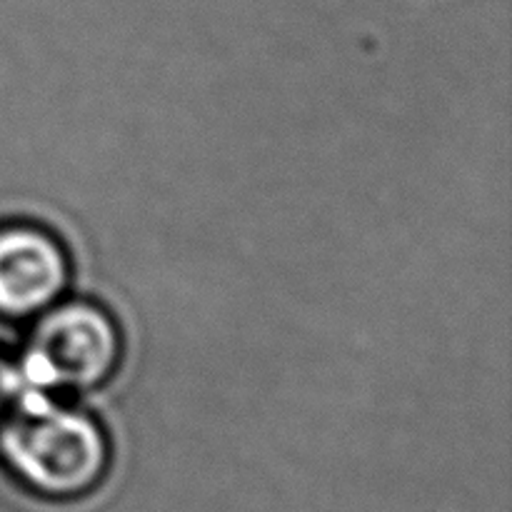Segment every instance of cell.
<instances>
[{
  "instance_id": "cell-1",
  "label": "cell",
  "mask_w": 512,
  "mask_h": 512,
  "mask_svg": "<svg viewBox=\"0 0 512 512\" xmlns=\"http://www.w3.org/2000/svg\"><path fill=\"white\" fill-rule=\"evenodd\" d=\"M0 460L28 493L78 500L105 480L113 443L78 400L18 395L0 420Z\"/></svg>"
},
{
  "instance_id": "cell-2",
  "label": "cell",
  "mask_w": 512,
  "mask_h": 512,
  "mask_svg": "<svg viewBox=\"0 0 512 512\" xmlns=\"http://www.w3.org/2000/svg\"><path fill=\"white\" fill-rule=\"evenodd\" d=\"M28 323V335L13 355L15 398L80 400L118 375L123 328L98 300L65 295Z\"/></svg>"
},
{
  "instance_id": "cell-3",
  "label": "cell",
  "mask_w": 512,
  "mask_h": 512,
  "mask_svg": "<svg viewBox=\"0 0 512 512\" xmlns=\"http://www.w3.org/2000/svg\"><path fill=\"white\" fill-rule=\"evenodd\" d=\"M73 258L55 230L35 220L0 225V318L28 323L65 298Z\"/></svg>"
},
{
  "instance_id": "cell-4",
  "label": "cell",
  "mask_w": 512,
  "mask_h": 512,
  "mask_svg": "<svg viewBox=\"0 0 512 512\" xmlns=\"http://www.w3.org/2000/svg\"><path fill=\"white\" fill-rule=\"evenodd\" d=\"M15 400V370L13 358L0 353V420L8 415L10 405Z\"/></svg>"
}]
</instances>
